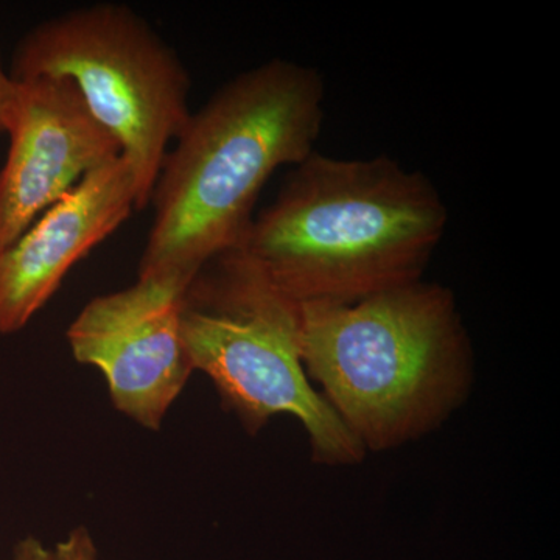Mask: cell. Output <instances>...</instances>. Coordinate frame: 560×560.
Returning <instances> with one entry per match:
<instances>
[{"label": "cell", "instance_id": "3957f363", "mask_svg": "<svg viewBox=\"0 0 560 560\" xmlns=\"http://www.w3.org/2000/svg\"><path fill=\"white\" fill-rule=\"evenodd\" d=\"M300 312L308 381L366 455L429 436L469 397L474 350L447 287L419 279Z\"/></svg>", "mask_w": 560, "mask_h": 560}, {"label": "cell", "instance_id": "9c48e42d", "mask_svg": "<svg viewBox=\"0 0 560 560\" xmlns=\"http://www.w3.org/2000/svg\"><path fill=\"white\" fill-rule=\"evenodd\" d=\"M54 560H97V547L90 530L80 526L51 551Z\"/></svg>", "mask_w": 560, "mask_h": 560}, {"label": "cell", "instance_id": "6da1fadb", "mask_svg": "<svg viewBox=\"0 0 560 560\" xmlns=\"http://www.w3.org/2000/svg\"><path fill=\"white\" fill-rule=\"evenodd\" d=\"M447 223L423 173L313 151L234 249L298 305L352 304L422 279Z\"/></svg>", "mask_w": 560, "mask_h": 560}, {"label": "cell", "instance_id": "5b68a950", "mask_svg": "<svg viewBox=\"0 0 560 560\" xmlns=\"http://www.w3.org/2000/svg\"><path fill=\"white\" fill-rule=\"evenodd\" d=\"M16 81L69 80L130 167L136 210L149 208L171 145L190 119V75L131 7H79L40 22L14 51Z\"/></svg>", "mask_w": 560, "mask_h": 560}, {"label": "cell", "instance_id": "277c9868", "mask_svg": "<svg viewBox=\"0 0 560 560\" xmlns=\"http://www.w3.org/2000/svg\"><path fill=\"white\" fill-rule=\"evenodd\" d=\"M180 334L195 371L257 434L275 416L300 420L323 466H355L366 453L308 381L300 305L238 249L202 265L184 290Z\"/></svg>", "mask_w": 560, "mask_h": 560}, {"label": "cell", "instance_id": "30bf717a", "mask_svg": "<svg viewBox=\"0 0 560 560\" xmlns=\"http://www.w3.org/2000/svg\"><path fill=\"white\" fill-rule=\"evenodd\" d=\"M20 105V83L3 68L0 60V132L9 135Z\"/></svg>", "mask_w": 560, "mask_h": 560}, {"label": "cell", "instance_id": "52a82bcc", "mask_svg": "<svg viewBox=\"0 0 560 560\" xmlns=\"http://www.w3.org/2000/svg\"><path fill=\"white\" fill-rule=\"evenodd\" d=\"M18 83L20 105L0 168V250L91 172L120 156L116 140L69 80Z\"/></svg>", "mask_w": 560, "mask_h": 560}, {"label": "cell", "instance_id": "ba28073f", "mask_svg": "<svg viewBox=\"0 0 560 560\" xmlns=\"http://www.w3.org/2000/svg\"><path fill=\"white\" fill-rule=\"evenodd\" d=\"M132 210L135 179L119 156L91 172L0 250V335L24 329L73 265L119 230Z\"/></svg>", "mask_w": 560, "mask_h": 560}, {"label": "cell", "instance_id": "7a4b0ae2", "mask_svg": "<svg viewBox=\"0 0 560 560\" xmlns=\"http://www.w3.org/2000/svg\"><path fill=\"white\" fill-rule=\"evenodd\" d=\"M324 121L318 70L275 58L221 86L165 154L139 276L194 278L234 249L265 184L315 151Z\"/></svg>", "mask_w": 560, "mask_h": 560}, {"label": "cell", "instance_id": "8992f818", "mask_svg": "<svg viewBox=\"0 0 560 560\" xmlns=\"http://www.w3.org/2000/svg\"><path fill=\"white\" fill-rule=\"evenodd\" d=\"M190 279L138 276L88 302L66 334L73 359L102 372L114 407L149 430L161 429L195 372L180 334Z\"/></svg>", "mask_w": 560, "mask_h": 560}, {"label": "cell", "instance_id": "8fae6325", "mask_svg": "<svg viewBox=\"0 0 560 560\" xmlns=\"http://www.w3.org/2000/svg\"><path fill=\"white\" fill-rule=\"evenodd\" d=\"M14 560H54V555L49 548L44 547L43 541L28 536L14 547Z\"/></svg>", "mask_w": 560, "mask_h": 560}]
</instances>
